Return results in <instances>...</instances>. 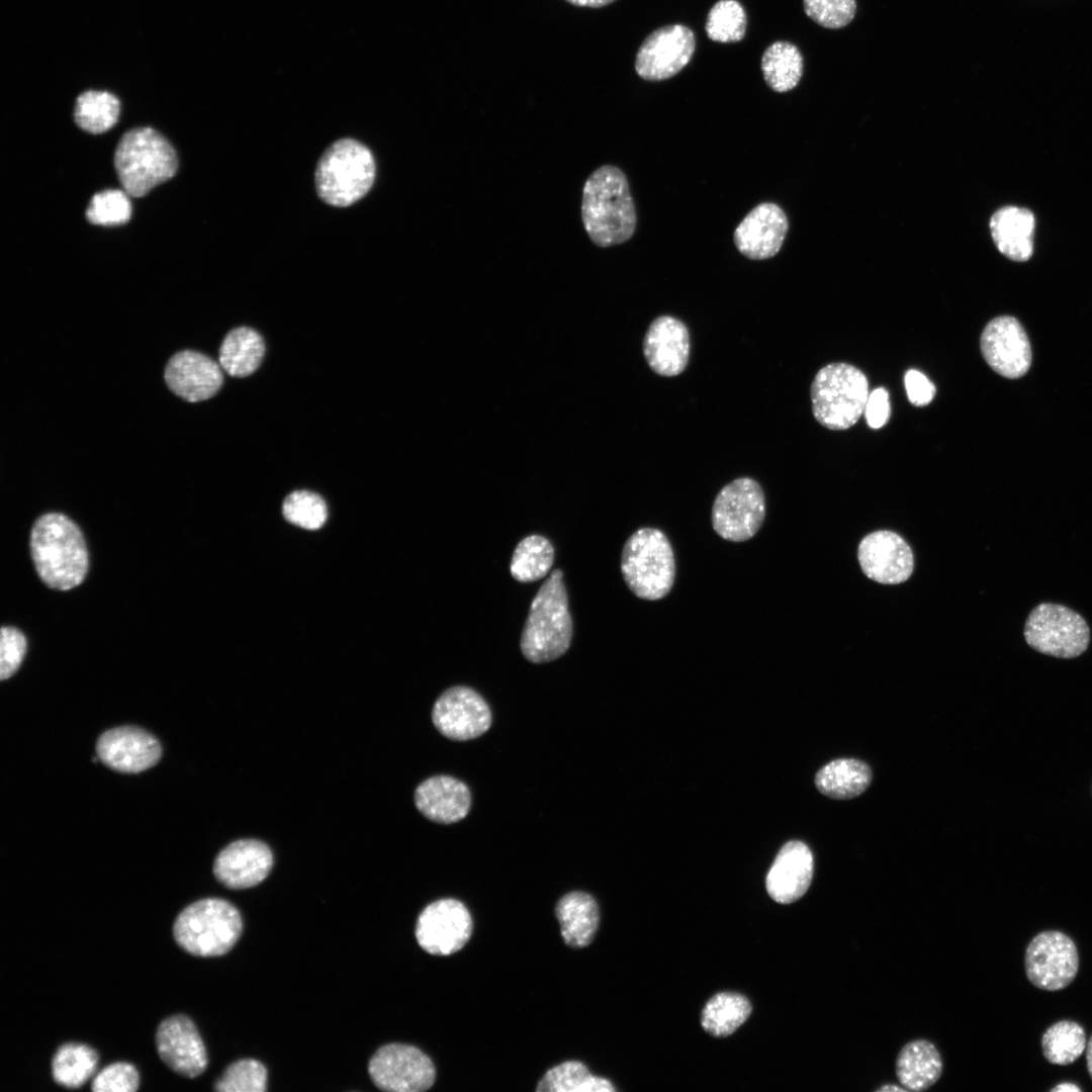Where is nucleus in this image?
Wrapping results in <instances>:
<instances>
[{
	"label": "nucleus",
	"mask_w": 1092,
	"mask_h": 1092,
	"mask_svg": "<svg viewBox=\"0 0 1092 1092\" xmlns=\"http://www.w3.org/2000/svg\"><path fill=\"white\" fill-rule=\"evenodd\" d=\"M1079 969L1074 941L1065 933L1049 930L1035 935L1025 951V972L1036 988L1058 991L1070 985Z\"/></svg>",
	"instance_id": "obj_12"
},
{
	"label": "nucleus",
	"mask_w": 1092,
	"mask_h": 1092,
	"mask_svg": "<svg viewBox=\"0 0 1092 1092\" xmlns=\"http://www.w3.org/2000/svg\"><path fill=\"white\" fill-rule=\"evenodd\" d=\"M873 779L871 767L854 758H839L824 765L815 777L816 788L835 800H847L859 796Z\"/></svg>",
	"instance_id": "obj_29"
},
{
	"label": "nucleus",
	"mask_w": 1092,
	"mask_h": 1092,
	"mask_svg": "<svg viewBox=\"0 0 1092 1092\" xmlns=\"http://www.w3.org/2000/svg\"><path fill=\"white\" fill-rule=\"evenodd\" d=\"M942 1060L933 1043L917 1039L903 1046L896 1061V1074L907 1091L931 1087L940 1077Z\"/></svg>",
	"instance_id": "obj_28"
},
{
	"label": "nucleus",
	"mask_w": 1092,
	"mask_h": 1092,
	"mask_svg": "<svg viewBox=\"0 0 1092 1092\" xmlns=\"http://www.w3.org/2000/svg\"><path fill=\"white\" fill-rule=\"evenodd\" d=\"M222 379L220 365L206 355L191 350L176 353L165 369L168 387L190 402L213 396L220 388Z\"/></svg>",
	"instance_id": "obj_23"
},
{
	"label": "nucleus",
	"mask_w": 1092,
	"mask_h": 1092,
	"mask_svg": "<svg viewBox=\"0 0 1092 1092\" xmlns=\"http://www.w3.org/2000/svg\"><path fill=\"white\" fill-rule=\"evenodd\" d=\"M908 400L916 406H924L932 401L936 389L934 384L920 371L909 369L904 376Z\"/></svg>",
	"instance_id": "obj_45"
},
{
	"label": "nucleus",
	"mask_w": 1092,
	"mask_h": 1092,
	"mask_svg": "<svg viewBox=\"0 0 1092 1092\" xmlns=\"http://www.w3.org/2000/svg\"><path fill=\"white\" fill-rule=\"evenodd\" d=\"M26 652V639L15 627L4 626L0 640V677L6 679L20 666Z\"/></svg>",
	"instance_id": "obj_44"
},
{
	"label": "nucleus",
	"mask_w": 1092,
	"mask_h": 1092,
	"mask_svg": "<svg viewBox=\"0 0 1092 1092\" xmlns=\"http://www.w3.org/2000/svg\"><path fill=\"white\" fill-rule=\"evenodd\" d=\"M1083 1027L1071 1020H1061L1043 1033L1041 1046L1044 1058L1052 1064L1067 1066L1074 1063L1086 1050Z\"/></svg>",
	"instance_id": "obj_37"
},
{
	"label": "nucleus",
	"mask_w": 1092,
	"mask_h": 1092,
	"mask_svg": "<svg viewBox=\"0 0 1092 1092\" xmlns=\"http://www.w3.org/2000/svg\"><path fill=\"white\" fill-rule=\"evenodd\" d=\"M375 178V162L370 150L353 139L332 144L315 169L318 196L337 207L349 206L370 190Z\"/></svg>",
	"instance_id": "obj_7"
},
{
	"label": "nucleus",
	"mask_w": 1092,
	"mask_h": 1092,
	"mask_svg": "<svg viewBox=\"0 0 1092 1092\" xmlns=\"http://www.w3.org/2000/svg\"><path fill=\"white\" fill-rule=\"evenodd\" d=\"M869 394L868 379L857 367L841 362L827 364L811 383L813 416L829 430L849 429L863 414Z\"/></svg>",
	"instance_id": "obj_8"
},
{
	"label": "nucleus",
	"mask_w": 1092,
	"mask_h": 1092,
	"mask_svg": "<svg viewBox=\"0 0 1092 1092\" xmlns=\"http://www.w3.org/2000/svg\"><path fill=\"white\" fill-rule=\"evenodd\" d=\"M804 11L817 24L830 29L847 25L856 11L855 0H803Z\"/></svg>",
	"instance_id": "obj_42"
},
{
	"label": "nucleus",
	"mask_w": 1092,
	"mask_h": 1092,
	"mask_svg": "<svg viewBox=\"0 0 1092 1092\" xmlns=\"http://www.w3.org/2000/svg\"><path fill=\"white\" fill-rule=\"evenodd\" d=\"M114 168L122 189L129 196L142 197L175 175L178 159L173 146L160 132L138 127L120 138Z\"/></svg>",
	"instance_id": "obj_4"
},
{
	"label": "nucleus",
	"mask_w": 1092,
	"mask_h": 1092,
	"mask_svg": "<svg viewBox=\"0 0 1092 1092\" xmlns=\"http://www.w3.org/2000/svg\"><path fill=\"white\" fill-rule=\"evenodd\" d=\"M371 1080L389 1092H422L432 1087L436 1078L432 1060L414 1045L390 1043L381 1046L368 1065Z\"/></svg>",
	"instance_id": "obj_11"
},
{
	"label": "nucleus",
	"mask_w": 1092,
	"mask_h": 1092,
	"mask_svg": "<svg viewBox=\"0 0 1092 1092\" xmlns=\"http://www.w3.org/2000/svg\"><path fill=\"white\" fill-rule=\"evenodd\" d=\"M161 1060L174 1072L187 1078L199 1076L207 1067V1054L195 1024L185 1015L163 1020L156 1032Z\"/></svg>",
	"instance_id": "obj_18"
},
{
	"label": "nucleus",
	"mask_w": 1092,
	"mask_h": 1092,
	"mask_svg": "<svg viewBox=\"0 0 1092 1092\" xmlns=\"http://www.w3.org/2000/svg\"><path fill=\"white\" fill-rule=\"evenodd\" d=\"M857 558L863 573L883 584L906 581L914 568V556L909 544L897 533L881 530L862 538Z\"/></svg>",
	"instance_id": "obj_17"
},
{
	"label": "nucleus",
	"mask_w": 1092,
	"mask_h": 1092,
	"mask_svg": "<svg viewBox=\"0 0 1092 1092\" xmlns=\"http://www.w3.org/2000/svg\"><path fill=\"white\" fill-rule=\"evenodd\" d=\"M218 1092H264L267 1089V1070L254 1059L239 1060L230 1065L214 1084Z\"/></svg>",
	"instance_id": "obj_39"
},
{
	"label": "nucleus",
	"mask_w": 1092,
	"mask_h": 1092,
	"mask_svg": "<svg viewBox=\"0 0 1092 1092\" xmlns=\"http://www.w3.org/2000/svg\"><path fill=\"white\" fill-rule=\"evenodd\" d=\"M272 866L273 854L267 844L257 839H240L217 854L213 874L230 889H246L265 880Z\"/></svg>",
	"instance_id": "obj_21"
},
{
	"label": "nucleus",
	"mask_w": 1092,
	"mask_h": 1092,
	"mask_svg": "<svg viewBox=\"0 0 1092 1092\" xmlns=\"http://www.w3.org/2000/svg\"><path fill=\"white\" fill-rule=\"evenodd\" d=\"M877 1091H882V1092L890 1091L891 1092V1091H907V1090L904 1087H900V1086L892 1084V1085L882 1086Z\"/></svg>",
	"instance_id": "obj_50"
},
{
	"label": "nucleus",
	"mask_w": 1092,
	"mask_h": 1092,
	"mask_svg": "<svg viewBox=\"0 0 1092 1092\" xmlns=\"http://www.w3.org/2000/svg\"><path fill=\"white\" fill-rule=\"evenodd\" d=\"M989 225L997 249L1005 257L1018 262L1031 257L1035 219L1029 209L1002 207L991 216Z\"/></svg>",
	"instance_id": "obj_26"
},
{
	"label": "nucleus",
	"mask_w": 1092,
	"mask_h": 1092,
	"mask_svg": "<svg viewBox=\"0 0 1092 1092\" xmlns=\"http://www.w3.org/2000/svg\"><path fill=\"white\" fill-rule=\"evenodd\" d=\"M980 346L987 364L1003 377L1019 378L1029 369V341L1013 316L1001 315L990 321L982 332Z\"/></svg>",
	"instance_id": "obj_16"
},
{
	"label": "nucleus",
	"mask_w": 1092,
	"mask_h": 1092,
	"mask_svg": "<svg viewBox=\"0 0 1092 1092\" xmlns=\"http://www.w3.org/2000/svg\"><path fill=\"white\" fill-rule=\"evenodd\" d=\"M568 3L579 7L600 8L613 3L615 0H566Z\"/></svg>",
	"instance_id": "obj_47"
},
{
	"label": "nucleus",
	"mask_w": 1092,
	"mask_h": 1092,
	"mask_svg": "<svg viewBox=\"0 0 1092 1092\" xmlns=\"http://www.w3.org/2000/svg\"><path fill=\"white\" fill-rule=\"evenodd\" d=\"M751 1013L746 997L733 992L718 993L703 1009V1028L714 1036H728L743 1024Z\"/></svg>",
	"instance_id": "obj_32"
},
{
	"label": "nucleus",
	"mask_w": 1092,
	"mask_h": 1092,
	"mask_svg": "<svg viewBox=\"0 0 1092 1092\" xmlns=\"http://www.w3.org/2000/svg\"><path fill=\"white\" fill-rule=\"evenodd\" d=\"M784 210L771 202L756 205L741 220L734 232L738 251L752 260L774 257L780 251L788 232Z\"/></svg>",
	"instance_id": "obj_22"
},
{
	"label": "nucleus",
	"mask_w": 1092,
	"mask_h": 1092,
	"mask_svg": "<svg viewBox=\"0 0 1092 1092\" xmlns=\"http://www.w3.org/2000/svg\"><path fill=\"white\" fill-rule=\"evenodd\" d=\"M553 559L554 549L548 539L540 535L528 536L515 548L510 565L511 574L521 582L538 580L548 573Z\"/></svg>",
	"instance_id": "obj_36"
},
{
	"label": "nucleus",
	"mask_w": 1092,
	"mask_h": 1092,
	"mask_svg": "<svg viewBox=\"0 0 1092 1092\" xmlns=\"http://www.w3.org/2000/svg\"><path fill=\"white\" fill-rule=\"evenodd\" d=\"M813 871L810 848L802 841H789L782 846L767 873L766 891L778 903H793L807 892Z\"/></svg>",
	"instance_id": "obj_24"
},
{
	"label": "nucleus",
	"mask_w": 1092,
	"mask_h": 1092,
	"mask_svg": "<svg viewBox=\"0 0 1092 1092\" xmlns=\"http://www.w3.org/2000/svg\"><path fill=\"white\" fill-rule=\"evenodd\" d=\"M555 912L566 944L583 947L593 941L600 921L599 906L593 896L570 892L557 902Z\"/></svg>",
	"instance_id": "obj_27"
},
{
	"label": "nucleus",
	"mask_w": 1092,
	"mask_h": 1092,
	"mask_svg": "<svg viewBox=\"0 0 1092 1092\" xmlns=\"http://www.w3.org/2000/svg\"><path fill=\"white\" fill-rule=\"evenodd\" d=\"M139 1083L134 1066L117 1062L106 1066L93 1077L91 1089L95 1092H134Z\"/></svg>",
	"instance_id": "obj_43"
},
{
	"label": "nucleus",
	"mask_w": 1092,
	"mask_h": 1092,
	"mask_svg": "<svg viewBox=\"0 0 1092 1092\" xmlns=\"http://www.w3.org/2000/svg\"><path fill=\"white\" fill-rule=\"evenodd\" d=\"M765 495L761 485L748 476L738 477L717 493L711 511L713 530L722 539L744 542L761 528Z\"/></svg>",
	"instance_id": "obj_10"
},
{
	"label": "nucleus",
	"mask_w": 1092,
	"mask_h": 1092,
	"mask_svg": "<svg viewBox=\"0 0 1092 1092\" xmlns=\"http://www.w3.org/2000/svg\"><path fill=\"white\" fill-rule=\"evenodd\" d=\"M432 720L445 737L465 741L479 737L491 725V712L483 698L468 687L446 690L436 701Z\"/></svg>",
	"instance_id": "obj_15"
},
{
	"label": "nucleus",
	"mask_w": 1092,
	"mask_h": 1092,
	"mask_svg": "<svg viewBox=\"0 0 1092 1092\" xmlns=\"http://www.w3.org/2000/svg\"><path fill=\"white\" fill-rule=\"evenodd\" d=\"M621 572L637 598L657 601L667 596L675 579V560L666 535L651 527L631 534L623 546Z\"/></svg>",
	"instance_id": "obj_5"
},
{
	"label": "nucleus",
	"mask_w": 1092,
	"mask_h": 1092,
	"mask_svg": "<svg viewBox=\"0 0 1092 1092\" xmlns=\"http://www.w3.org/2000/svg\"><path fill=\"white\" fill-rule=\"evenodd\" d=\"M243 929L239 910L219 898L198 900L175 919L173 935L180 947L197 957H218L230 951Z\"/></svg>",
	"instance_id": "obj_6"
},
{
	"label": "nucleus",
	"mask_w": 1092,
	"mask_h": 1092,
	"mask_svg": "<svg viewBox=\"0 0 1092 1092\" xmlns=\"http://www.w3.org/2000/svg\"><path fill=\"white\" fill-rule=\"evenodd\" d=\"M265 353L262 337L251 328L232 330L219 349V365L231 376L246 377L260 365Z\"/></svg>",
	"instance_id": "obj_30"
},
{
	"label": "nucleus",
	"mask_w": 1092,
	"mask_h": 1092,
	"mask_svg": "<svg viewBox=\"0 0 1092 1092\" xmlns=\"http://www.w3.org/2000/svg\"><path fill=\"white\" fill-rule=\"evenodd\" d=\"M30 552L38 576L51 588H74L87 574L88 552L84 536L63 514L48 513L34 522Z\"/></svg>",
	"instance_id": "obj_2"
},
{
	"label": "nucleus",
	"mask_w": 1092,
	"mask_h": 1092,
	"mask_svg": "<svg viewBox=\"0 0 1092 1092\" xmlns=\"http://www.w3.org/2000/svg\"><path fill=\"white\" fill-rule=\"evenodd\" d=\"M1052 1092H1080L1081 1088L1071 1082L1060 1083L1051 1090Z\"/></svg>",
	"instance_id": "obj_48"
},
{
	"label": "nucleus",
	"mask_w": 1092,
	"mask_h": 1092,
	"mask_svg": "<svg viewBox=\"0 0 1092 1092\" xmlns=\"http://www.w3.org/2000/svg\"><path fill=\"white\" fill-rule=\"evenodd\" d=\"M696 50L693 30L682 24H668L653 30L636 54L635 71L647 81L669 79L691 61Z\"/></svg>",
	"instance_id": "obj_13"
},
{
	"label": "nucleus",
	"mask_w": 1092,
	"mask_h": 1092,
	"mask_svg": "<svg viewBox=\"0 0 1092 1092\" xmlns=\"http://www.w3.org/2000/svg\"><path fill=\"white\" fill-rule=\"evenodd\" d=\"M746 25L745 10L737 0H719L707 15L705 31L713 41L737 42L744 37Z\"/></svg>",
	"instance_id": "obj_38"
},
{
	"label": "nucleus",
	"mask_w": 1092,
	"mask_h": 1092,
	"mask_svg": "<svg viewBox=\"0 0 1092 1092\" xmlns=\"http://www.w3.org/2000/svg\"><path fill=\"white\" fill-rule=\"evenodd\" d=\"M415 804L428 819L442 824L462 820L469 812L471 796L467 786L450 776H434L415 791Z\"/></svg>",
	"instance_id": "obj_25"
},
{
	"label": "nucleus",
	"mask_w": 1092,
	"mask_h": 1092,
	"mask_svg": "<svg viewBox=\"0 0 1092 1092\" xmlns=\"http://www.w3.org/2000/svg\"><path fill=\"white\" fill-rule=\"evenodd\" d=\"M119 112L120 102L113 94L89 90L78 96L74 118L81 129L97 134L110 129L116 123Z\"/></svg>",
	"instance_id": "obj_35"
},
{
	"label": "nucleus",
	"mask_w": 1092,
	"mask_h": 1092,
	"mask_svg": "<svg viewBox=\"0 0 1092 1092\" xmlns=\"http://www.w3.org/2000/svg\"><path fill=\"white\" fill-rule=\"evenodd\" d=\"M1086 1063L1089 1075L1092 1079V1035L1086 1045Z\"/></svg>",
	"instance_id": "obj_49"
},
{
	"label": "nucleus",
	"mask_w": 1092,
	"mask_h": 1092,
	"mask_svg": "<svg viewBox=\"0 0 1092 1092\" xmlns=\"http://www.w3.org/2000/svg\"><path fill=\"white\" fill-rule=\"evenodd\" d=\"M97 1053L87 1044L68 1042L61 1045L52 1061L54 1080L66 1088L84 1085L96 1071Z\"/></svg>",
	"instance_id": "obj_33"
},
{
	"label": "nucleus",
	"mask_w": 1092,
	"mask_h": 1092,
	"mask_svg": "<svg viewBox=\"0 0 1092 1092\" xmlns=\"http://www.w3.org/2000/svg\"><path fill=\"white\" fill-rule=\"evenodd\" d=\"M572 620L563 573L555 569L534 597L521 636V650L534 663L554 660L569 648Z\"/></svg>",
	"instance_id": "obj_3"
},
{
	"label": "nucleus",
	"mask_w": 1092,
	"mask_h": 1092,
	"mask_svg": "<svg viewBox=\"0 0 1092 1092\" xmlns=\"http://www.w3.org/2000/svg\"><path fill=\"white\" fill-rule=\"evenodd\" d=\"M98 758L111 769L140 772L155 765L161 757V745L143 729L124 726L104 732L96 745Z\"/></svg>",
	"instance_id": "obj_20"
},
{
	"label": "nucleus",
	"mask_w": 1092,
	"mask_h": 1092,
	"mask_svg": "<svg viewBox=\"0 0 1092 1092\" xmlns=\"http://www.w3.org/2000/svg\"><path fill=\"white\" fill-rule=\"evenodd\" d=\"M131 215L129 195L122 189H106L95 193L86 210V218L92 224L119 225Z\"/></svg>",
	"instance_id": "obj_40"
},
{
	"label": "nucleus",
	"mask_w": 1092,
	"mask_h": 1092,
	"mask_svg": "<svg viewBox=\"0 0 1092 1092\" xmlns=\"http://www.w3.org/2000/svg\"><path fill=\"white\" fill-rule=\"evenodd\" d=\"M760 68L766 85L783 93L794 89L803 74V57L799 49L784 40L769 44L762 54Z\"/></svg>",
	"instance_id": "obj_31"
},
{
	"label": "nucleus",
	"mask_w": 1092,
	"mask_h": 1092,
	"mask_svg": "<svg viewBox=\"0 0 1092 1092\" xmlns=\"http://www.w3.org/2000/svg\"><path fill=\"white\" fill-rule=\"evenodd\" d=\"M581 219L592 242L602 248L628 241L636 228V209L625 174L604 165L586 179L582 189Z\"/></svg>",
	"instance_id": "obj_1"
},
{
	"label": "nucleus",
	"mask_w": 1092,
	"mask_h": 1092,
	"mask_svg": "<svg viewBox=\"0 0 1092 1092\" xmlns=\"http://www.w3.org/2000/svg\"><path fill=\"white\" fill-rule=\"evenodd\" d=\"M863 413L870 428L880 429L884 427L891 413L889 392L884 387L873 390L869 394Z\"/></svg>",
	"instance_id": "obj_46"
},
{
	"label": "nucleus",
	"mask_w": 1092,
	"mask_h": 1092,
	"mask_svg": "<svg viewBox=\"0 0 1092 1092\" xmlns=\"http://www.w3.org/2000/svg\"><path fill=\"white\" fill-rule=\"evenodd\" d=\"M1026 643L1035 651L1071 659L1084 653L1090 628L1076 611L1056 603H1041L1029 613L1024 625Z\"/></svg>",
	"instance_id": "obj_9"
},
{
	"label": "nucleus",
	"mask_w": 1092,
	"mask_h": 1092,
	"mask_svg": "<svg viewBox=\"0 0 1092 1092\" xmlns=\"http://www.w3.org/2000/svg\"><path fill=\"white\" fill-rule=\"evenodd\" d=\"M644 358L657 375L673 377L688 366L691 340L686 324L669 314L655 317L645 333L642 344Z\"/></svg>",
	"instance_id": "obj_19"
},
{
	"label": "nucleus",
	"mask_w": 1092,
	"mask_h": 1092,
	"mask_svg": "<svg viewBox=\"0 0 1092 1092\" xmlns=\"http://www.w3.org/2000/svg\"><path fill=\"white\" fill-rule=\"evenodd\" d=\"M472 918L459 900H437L421 912L416 925L420 946L431 954L449 956L460 950L472 933Z\"/></svg>",
	"instance_id": "obj_14"
},
{
	"label": "nucleus",
	"mask_w": 1092,
	"mask_h": 1092,
	"mask_svg": "<svg viewBox=\"0 0 1092 1092\" xmlns=\"http://www.w3.org/2000/svg\"><path fill=\"white\" fill-rule=\"evenodd\" d=\"M539 1092H613L606 1078L597 1077L578 1061H566L548 1070L536 1088Z\"/></svg>",
	"instance_id": "obj_34"
},
{
	"label": "nucleus",
	"mask_w": 1092,
	"mask_h": 1092,
	"mask_svg": "<svg viewBox=\"0 0 1092 1092\" xmlns=\"http://www.w3.org/2000/svg\"><path fill=\"white\" fill-rule=\"evenodd\" d=\"M282 513L288 522L306 530L320 529L328 517L325 500L307 490H297L287 495Z\"/></svg>",
	"instance_id": "obj_41"
}]
</instances>
